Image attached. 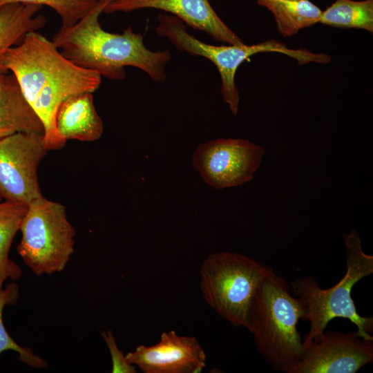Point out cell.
I'll return each mask as SVG.
<instances>
[{"label":"cell","instance_id":"cell-1","mask_svg":"<svg viewBox=\"0 0 373 373\" xmlns=\"http://www.w3.org/2000/svg\"><path fill=\"white\" fill-rule=\"evenodd\" d=\"M0 66L14 75L24 98L42 122L48 151L60 149L66 142L55 128L59 105L71 96L94 92L102 84L98 73L71 62L37 31L28 33L19 44L10 48Z\"/></svg>","mask_w":373,"mask_h":373},{"label":"cell","instance_id":"cell-2","mask_svg":"<svg viewBox=\"0 0 373 373\" xmlns=\"http://www.w3.org/2000/svg\"><path fill=\"white\" fill-rule=\"evenodd\" d=\"M113 1L98 0L75 24L61 27L51 41L71 62L107 79L124 80V68L133 66L145 72L155 82H164L166 66L171 59L169 50H150L144 44V36L135 32L130 25L122 34L102 28L99 16Z\"/></svg>","mask_w":373,"mask_h":373},{"label":"cell","instance_id":"cell-3","mask_svg":"<svg viewBox=\"0 0 373 373\" xmlns=\"http://www.w3.org/2000/svg\"><path fill=\"white\" fill-rule=\"evenodd\" d=\"M305 312L290 294L286 280L274 271L258 285L249 310V328L259 354L276 371L289 373L298 361L303 341L297 329Z\"/></svg>","mask_w":373,"mask_h":373},{"label":"cell","instance_id":"cell-4","mask_svg":"<svg viewBox=\"0 0 373 373\" xmlns=\"http://www.w3.org/2000/svg\"><path fill=\"white\" fill-rule=\"evenodd\" d=\"M346 247V272L341 280L328 289L319 287L312 276H302L291 282L293 294L300 299L305 309L303 321L310 323L303 345L318 338L328 323L335 318L348 319L357 328L362 338L373 340V318L362 316L356 311L351 296L354 285L373 273V256L364 253L359 233L352 229L343 234Z\"/></svg>","mask_w":373,"mask_h":373},{"label":"cell","instance_id":"cell-5","mask_svg":"<svg viewBox=\"0 0 373 373\" xmlns=\"http://www.w3.org/2000/svg\"><path fill=\"white\" fill-rule=\"evenodd\" d=\"M272 272L271 267L239 253L211 254L201 266V291L222 318L248 329L253 296L259 283Z\"/></svg>","mask_w":373,"mask_h":373},{"label":"cell","instance_id":"cell-6","mask_svg":"<svg viewBox=\"0 0 373 373\" xmlns=\"http://www.w3.org/2000/svg\"><path fill=\"white\" fill-rule=\"evenodd\" d=\"M17 251L37 276L63 271L74 252L75 229L64 206L41 196L27 207Z\"/></svg>","mask_w":373,"mask_h":373},{"label":"cell","instance_id":"cell-7","mask_svg":"<svg viewBox=\"0 0 373 373\" xmlns=\"http://www.w3.org/2000/svg\"><path fill=\"white\" fill-rule=\"evenodd\" d=\"M155 32L158 36L168 39L177 49L193 56L209 59L216 66L221 78V93L231 113L236 115L240 102L239 91L235 83L238 67L251 56L260 52H278L302 63L306 58L305 48H290L275 39L246 45L215 46L200 41L186 30V25L177 17L159 13Z\"/></svg>","mask_w":373,"mask_h":373},{"label":"cell","instance_id":"cell-8","mask_svg":"<svg viewBox=\"0 0 373 373\" xmlns=\"http://www.w3.org/2000/svg\"><path fill=\"white\" fill-rule=\"evenodd\" d=\"M48 151L43 133L18 132L0 139V201L28 205L43 196L37 170Z\"/></svg>","mask_w":373,"mask_h":373},{"label":"cell","instance_id":"cell-9","mask_svg":"<svg viewBox=\"0 0 373 373\" xmlns=\"http://www.w3.org/2000/svg\"><path fill=\"white\" fill-rule=\"evenodd\" d=\"M264 154V147L249 140L218 138L199 144L192 164L208 185L222 189L250 181Z\"/></svg>","mask_w":373,"mask_h":373},{"label":"cell","instance_id":"cell-10","mask_svg":"<svg viewBox=\"0 0 373 373\" xmlns=\"http://www.w3.org/2000/svg\"><path fill=\"white\" fill-rule=\"evenodd\" d=\"M373 361V340L356 332L326 330L303 345L289 373H355Z\"/></svg>","mask_w":373,"mask_h":373},{"label":"cell","instance_id":"cell-11","mask_svg":"<svg viewBox=\"0 0 373 373\" xmlns=\"http://www.w3.org/2000/svg\"><path fill=\"white\" fill-rule=\"evenodd\" d=\"M126 358L144 373H200L206 365V354L198 341L173 330L162 333L153 345L137 346Z\"/></svg>","mask_w":373,"mask_h":373},{"label":"cell","instance_id":"cell-12","mask_svg":"<svg viewBox=\"0 0 373 373\" xmlns=\"http://www.w3.org/2000/svg\"><path fill=\"white\" fill-rule=\"evenodd\" d=\"M144 8L157 9L174 15L186 26L206 32L216 41L229 45L243 44L218 16L209 0H113L104 12H128Z\"/></svg>","mask_w":373,"mask_h":373},{"label":"cell","instance_id":"cell-13","mask_svg":"<svg viewBox=\"0 0 373 373\" xmlns=\"http://www.w3.org/2000/svg\"><path fill=\"white\" fill-rule=\"evenodd\" d=\"M55 128L65 142H94L104 132L102 120L95 110L92 93H83L65 99L55 116Z\"/></svg>","mask_w":373,"mask_h":373},{"label":"cell","instance_id":"cell-14","mask_svg":"<svg viewBox=\"0 0 373 373\" xmlns=\"http://www.w3.org/2000/svg\"><path fill=\"white\" fill-rule=\"evenodd\" d=\"M18 132L44 134V128L24 98L14 75L1 73L0 139Z\"/></svg>","mask_w":373,"mask_h":373},{"label":"cell","instance_id":"cell-15","mask_svg":"<svg viewBox=\"0 0 373 373\" xmlns=\"http://www.w3.org/2000/svg\"><path fill=\"white\" fill-rule=\"evenodd\" d=\"M41 8V6L19 3L0 7V60L10 48L19 44L28 33L46 26L47 19L39 13ZM5 73L0 66V74Z\"/></svg>","mask_w":373,"mask_h":373},{"label":"cell","instance_id":"cell-16","mask_svg":"<svg viewBox=\"0 0 373 373\" xmlns=\"http://www.w3.org/2000/svg\"><path fill=\"white\" fill-rule=\"evenodd\" d=\"M274 17L278 32L291 37L300 30L319 23L322 10L309 0H257Z\"/></svg>","mask_w":373,"mask_h":373},{"label":"cell","instance_id":"cell-17","mask_svg":"<svg viewBox=\"0 0 373 373\" xmlns=\"http://www.w3.org/2000/svg\"><path fill=\"white\" fill-rule=\"evenodd\" d=\"M27 207L8 201L0 202V291L6 280H15L22 274L21 268L9 258V251Z\"/></svg>","mask_w":373,"mask_h":373},{"label":"cell","instance_id":"cell-18","mask_svg":"<svg viewBox=\"0 0 373 373\" xmlns=\"http://www.w3.org/2000/svg\"><path fill=\"white\" fill-rule=\"evenodd\" d=\"M319 23L373 32V0H336L322 12Z\"/></svg>","mask_w":373,"mask_h":373},{"label":"cell","instance_id":"cell-19","mask_svg":"<svg viewBox=\"0 0 373 373\" xmlns=\"http://www.w3.org/2000/svg\"><path fill=\"white\" fill-rule=\"evenodd\" d=\"M19 296V287L15 283H10L6 289L0 291V354L6 350H13L18 353L19 360L23 363L36 368H46L48 367L47 362L35 355L31 349L19 345L8 334L3 325V307L7 305L16 304Z\"/></svg>","mask_w":373,"mask_h":373},{"label":"cell","instance_id":"cell-20","mask_svg":"<svg viewBox=\"0 0 373 373\" xmlns=\"http://www.w3.org/2000/svg\"><path fill=\"white\" fill-rule=\"evenodd\" d=\"M98 0H0V7L10 3L46 6L54 10L60 17L61 26H73L82 19Z\"/></svg>","mask_w":373,"mask_h":373},{"label":"cell","instance_id":"cell-21","mask_svg":"<svg viewBox=\"0 0 373 373\" xmlns=\"http://www.w3.org/2000/svg\"><path fill=\"white\" fill-rule=\"evenodd\" d=\"M102 336L111 355L112 372L135 373L137 372L135 367L127 361L126 356L117 347L113 332L111 331L103 332Z\"/></svg>","mask_w":373,"mask_h":373}]
</instances>
